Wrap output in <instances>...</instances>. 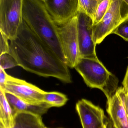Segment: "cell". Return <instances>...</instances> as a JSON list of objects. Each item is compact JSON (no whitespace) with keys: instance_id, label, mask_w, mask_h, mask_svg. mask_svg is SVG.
<instances>
[{"instance_id":"20","label":"cell","mask_w":128,"mask_h":128,"mask_svg":"<svg viewBox=\"0 0 128 128\" xmlns=\"http://www.w3.org/2000/svg\"><path fill=\"white\" fill-rule=\"evenodd\" d=\"M10 51V40L6 36L1 32L0 37V55L9 53Z\"/></svg>"},{"instance_id":"15","label":"cell","mask_w":128,"mask_h":128,"mask_svg":"<svg viewBox=\"0 0 128 128\" xmlns=\"http://www.w3.org/2000/svg\"><path fill=\"white\" fill-rule=\"evenodd\" d=\"M68 98L64 94L56 92H46L44 96V102L52 107H60L64 106Z\"/></svg>"},{"instance_id":"9","label":"cell","mask_w":128,"mask_h":128,"mask_svg":"<svg viewBox=\"0 0 128 128\" xmlns=\"http://www.w3.org/2000/svg\"><path fill=\"white\" fill-rule=\"evenodd\" d=\"M44 3L53 19L59 27L76 16L79 10L78 0H46Z\"/></svg>"},{"instance_id":"25","label":"cell","mask_w":128,"mask_h":128,"mask_svg":"<svg viewBox=\"0 0 128 128\" xmlns=\"http://www.w3.org/2000/svg\"><path fill=\"white\" fill-rule=\"evenodd\" d=\"M104 128H110V127L109 124V121L105 122V126Z\"/></svg>"},{"instance_id":"10","label":"cell","mask_w":128,"mask_h":128,"mask_svg":"<svg viewBox=\"0 0 128 128\" xmlns=\"http://www.w3.org/2000/svg\"><path fill=\"white\" fill-rule=\"evenodd\" d=\"M76 109L83 128H104V111L100 107L82 99L76 104Z\"/></svg>"},{"instance_id":"24","label":"cell","mask_w":128,"mask_h":128,"mask_svg":"<svg viewBox=\"0 0 128 128\" xmlns=\"http://www.w3.org/2000/svg\"><path fill=\"white\" fill-rule=\"evenodd\" d=\"M122 84L125 90L128 92V67L124 80L122 81Z\"/></svg>"},{"instance_id":"6","label":"cell","mask_w":128,"mask_h":128,"mask_svg":"<svg viewBox=\"0 0 128 128\" xmlns=\"http://www.w3.org/2000/svg\"><path fill=\"white\" fill-rule=\"evenodd\" d=\"M121 4V0H112L108 10L102 19L98 23L93 25V39L96 45L101 43L127 18L122 15Z\"/></svg>"},{"instance_id":"22","label":"cell","mask_w":128,"mask_h":128,"mask_svg":"<svg viewBox=\"0 0 128 128\" xmlns=\"http://www.w3.org/2000/svg\"><path fill=\"white\" fill-rule=\"evenodd\" d=\"M7 74L5 69L0 68V88L4 90Z\"/></svg>"},{"instance_id":"13","label":"cell","mask_w":128,"mask_h":128,"mask_svg":"<svg viewBox=\"0 0 128 128\" xmlns=\"http://www.w3.org/2000/svg\"><path fill=\"white\" fill-rule=\"evenodd\" d=\"M8 102L4 90L0 88V128H13L15 114Z\"/></svg>"},{"instance_id":"12","label":"cell","mask_w":128,"mask_h":128,"mask_svg":"<svg viewBox=\"0 0 128 128\" xmlns=\"http://www.w3.org/2000/svg\"><path fill=\"white\" fill-rule=\"evenodd\" d=\"M5 94L8 102L15 113L28 112L42 116L52 108L50 104L45 102L34 104L22 100L10 93L5 92Z\"/></svg>"},{"instance_id":"3","label":"cell","mask_w":128,"mask_h":128,"mask_svg":"<svg viewBox=\"0 0 128 128\" xmlns=\"http://www.w3.org/2000/svg\"><path fill=\"white\" fill-rule=\"evenodd\" d=\"M87 86L100 89L107 99L116 92L118 80L98 58H80L74 67Z\"/></svg>"},{"instance_id":"21","label":"cell","mask_w":128,"mask_h":128,"mask_svg":"<svg viewBox=\"0 0 128 128\" xmlns=\"http://www.w3.org/2000/svg\"><path fill=\"white\" fill-rule=\"evenodd\" d=\"M117 90L122 97L128 119V92H127L123 87L119 88Z\"/></svg>"},{"instance_id":"18","label":"cell","mask_w":128,"mask_h":128,"mask_svg":"<svg viewBox=\"0 0 128 128\" xmlns=\"http://www.w3.org/2000/svg\"><path fill=\"white\" fill-rule=\"evenodd\" d=\"M112 34H116L128 41V17L113 30Z\"/></svg>"},{"instance_id":"11","label":"cell","mask_w":128,"mask_h":128,"mask_svg":"<svg viewBox=\"0 0 128 128\" xmlns=\"http://www.w3.org/2000/svg\"><path fill=\"white\" fill-rule=\"evenodd\" d=\"M107 111L114 128H128V119L124 101L117 90L107 99Z\"/></svg>"},{"instance_id":"23","label":"cell","mask_w":128,"mask_h":128,"mask_svg":"<svg viewBox=\"0 0 128 128\" xmlns=\"http://www.w3.org/2000/svg\"><path fill=\"white\" fill-rule=\"evenodd\" d=\"M121 12L124 17H128V0H121Z\"/></svg>"},{"instance_id":"17","label":"cell","mask_w":128,"mask_h":128,"mask_svg":"<svg viewBox=\"0 0 128 128\" xmlns=\"http://www.w3.org/2000/svg\"><path fill=\"white\" fill-rule=\"evenodd\" d=\"M112 0H103L97 8L93 20V25L98 23L103 17L109 9Z\"/></svg>"},{"instance_id":"16","label":"cell","mask_w":128,"mask_h":128,"mask_svg":"<svg viewBox=\"0 0 128 128\" xmlns=\"http://www.w3.org/2000/svg\"><path fill=\"white\" fill-rule=\"evenodd\" d=\"M79 10H82L94 20L98 7L103 0H78Z\"/></svg>"},{"instance_id":"4","label":"cell","mask_w":128,"mask_h":128,"mask_svg":"<svg viewBox=\"0 0 128 128\" xmlns=\"http://www.w3.org/2000/svg\"><path fill=\"white\" fill-rule=\"evenodd\" d=\"M23 0H0V32L11 40L23 20Z\"/></svg>"},{"instance_id":"27","label":"cell","mask_w":128,"mask_h":128,"mask_svg":"<svg viewBox=\"0 0 128 128\" xmlns=\"http://www.w3.org/2000/svg\"><path fill=\"white\" fill-rule=\"evenodd\" d=\"M41 0L43 2H45V1H46V0Z\"/></svg>"},{"instance_id":"14","label":"cell","mask_w":128,"mask_h":128,"mask_svg":"<svg viewBox=\"0 0 128 128\" xmlns=\"http://www.w3.org/2000/svg\"><path fill=\"white\" fill-rule=\"evenodd\" d=\"M13 128H47L43 122L42 116L25 112L15 114V124Z\"/></svg>"},{"instance_id":"2","label":"cell","mask_w":128,"mask_h":128,"mask_svg":"<svg viewBox=\"0 0 128 128\" xmlns=\"http://www.w3.org/2000/svg\"><path fill=\"white\" fill-rule=\"evenodd\" d=\"M23 20L40 40L67 64L59 28L41 0H23Z\"/></svg>"},{"instance_id":"7","label":"cell","mask_w":128,"mask_h":128,"mask_svg":"<svg viewBox=\"0 0 128 128\" xmlns=\"http://www.w3.org/2000/svg\"><path fill=\"white\" fill-rule=\"evenodd\" d=\"M4 91L24 101L34 104L43 103L46 92L23 80L7 74Z\"/></svg>"},{"instance_id":"1","label":"cell","mask_w":128,"mask_h":128,"mask_svg":"<svg viewBox=\"0 0 128 128\" xmlns=\"http://www.w3.org/2000/svg\"><path fill=\"white\" fill-rule=\"evenodd\" d=\"M9 54L17 66L44 77L72 82L69 67L45 45L23 20L15 39L10 40Z\"/></svg>"},{"instance_id":"8","label":"cell","mask_w":128,"mask_h":128,"mask_svg":"<svg viewBox=\"0 0 128 128\" xmlns=\"http://www.w3.org/2000/svg\"><path fill=\"white\" fill-rule=\"evenodd\" d=\"M77 31L80 58H97L96 45L93 39L92 19L79 10L77 15Z\"/></svg>"},{"instance_id":"26","label":"cell","mask_w":128,"mask_h":128,"mask_svg":"<svg viewBox=\"0 0 128 128\" xmlns=\"http://www.w3.org/2000/svg\"><path fill=\"white\" fill-rule=\"evenodd\" d=\"M109 124L110 127V128H114L113 127V126L112 124V122H111V120L110 121H109Z\"/></svg>"},{"instance_id":"19","label":"cell","mask_w":128,"mask_h":128,"mask_svg":"<svg viewBox=\"0 0 128 128\" xmlns=\"http://www.w3.org/2000/svg\"><path fill=\"white\" fill-rule=\"evenodd\" d=\"M0 68L4 69L11 68L17 66L15 59L9 53H5L0 55Z\"/></svg>"},{"instance_id":"5","label":"cell","mask_w":128,"mask_h":128,"mask_svg":"<svg viewBox=\"0 0 128 128\" xmlns=\"http://www.w3.org/2000/svg\"><path fill=\"white\" fill-rule=\"evenodd\" d=\"M59 32L67 65L73 68L80 58L77 16L65 24L59 27Z\"/></svg>"}]
</instances>
